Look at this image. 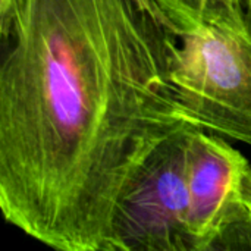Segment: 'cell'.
Wrapping results in <instances>:
<instances>
[{
  "instance_id": "obj_1",
  "label": "cell",
  "mask_w": 251,
  "mask_h": 251,
  "mask_svg": "<svg viewBox=\"0 0 251 251\" xmlns=\"http://www.w3.org/2000/svg\"><path fill=\"white\" fill-rule=\"evenodd\" d=\"M0 210L59 251H115L118 209L151 154L201 129L172 82L157 0H16L0 26Z\"/></svg>"
},
{
  "instance_id": "obj_2",
  "label": "cell",
  "mask_w": 251,
  "mask_h": 251,
  "mask_svg": "<svg viewBox=\"0 0 251 251\" xmlns=\"http://www.w3.org/2000/svg\"><path fill=\"white\" fill-rule=\"evenodd\" d=\"M172 82L199 128L251 147V38L199 21L178 34Z\"/></svg>"
},
{
  "instance_id": "obj_3",
  "label": "cell",
  "mask_w": 251,
  "mask_h": 251,
  "mask_svg": "<svg viewBox=\"0 0 251 251\" xmlns=\"http://www.w3.org/2000/svg\"><path fill=\"white\" fill-rule=\"evenodd\" d=\"M193 131L168 138L143 166L115 218V251H194L188 226Z\"/></svg>"
},
{
  "instance_id": "obj_4",
  "label": "cell",
  "mask_w": 251,
  "mask_h": 251,
  "mask_svg": "<svg viewBox=\"0 0 251 251\" xmlns=\"http://www.w3.org/2000/svg\"><path fill=\"white\" fill-rule=\"evenodd\" d=\"M250 163L226 138L196 129L190 137V235L194 251H213L235 216Z\"/></svg>"
},
{
  "instance_id": "obj_5",
  "label": "cell",
  "mask_w": 251,
  "mask_h": 251,
  "mask_svg": "<svg viewBox=\"0 0 251 251\" xmlns=\"http://www.w3.org/2000/svg\"><path fill=\"white\" fill-rule=\"evenodd\" d=\"M176 26L187 29L199 21L250 37L241 0H157ZM251 38V37H250Z\"/></svg>"
},
{
  "instance_id": "obj_6",
  "label": "cell",
  "mask_w": 251,
  "mask_h": 251,
  "mask_svg": "<svg viewBox=\"0 0 251 251\" xmlns=\"http://www.w3.org/2000/svg\"><path fill=\"white\" fill-rule=\"evenodd\" d=\"M15 4L16 0H0V26L7 22L15 9Z\"/></svg>"
},
{
  "instance_id": "obj_7",
  "label": "cell",
  "mask_w": 251,
  "mask_h": 251,
  "mask_svg": "<svg viewBox=\"0 0 251 251\" xmlns=\"http://www.w3.org/2000/svg\"><path fill=\"white\" fill-rule=\"evenodd\" d=\"M241 3H243V9H244V15H246V24H247L251 37V0H241Z\"/></svg>"
}]
</instances>
